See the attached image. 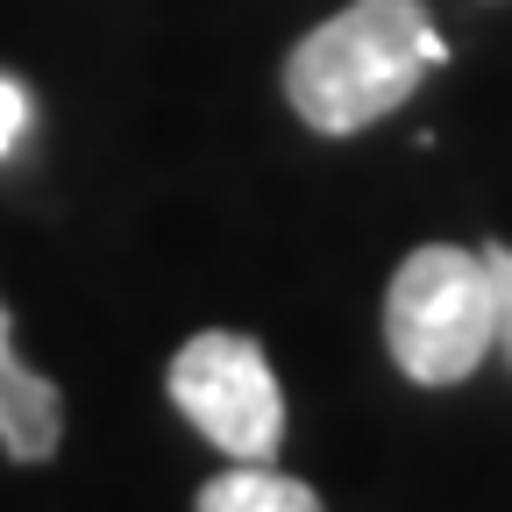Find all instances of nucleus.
I'll use <instances>...</instances> for the list:
<instances>
[{
	"instance_id": "7ed1b4c3",
	"label": "nucleus",
	"mask_w": 512,
	"mask_h": 512,
	"mask_svg": "<svg viewBox=\"0 0 512 512\" xmlns=\"http://www.w3.org/2000/svg\"><path fill=\"white\" fill-rule=\"evenodd\" d=\"M164 392L228 463H271L278 456L285 399H278V377H271L264 349L249 335H228V328L192 335L164 370Z\"/></svg>"
},
{
	"instance_id": "20e7f679",
	"label": "nucleus",
	"mask_w": 512,
	"mask_h": 512,
	"mask_svg": "<svg viewBox=\"0 0 512 512\" xmlns=\"http://www.w3.org/2000/svg\"><path fill=\"white\" fill-rule=\"evenodd\" d=\"M64 441V399L15 356V313L0 306V448L15 463H50Z\"/></svg>"
},
{
	"instance_id": "39448f33",
	"label": "nucleus",
	"mask_w": 512,
	"mask_h": 512,
	"mask_svg": "<svg viewBox=\"0 0 512 512\" xmlns=\"http://www.w3.org/2000/svg\"><path fill=\"white\" fill-rule=\"evenodd\" d=\"M200 512H320V498L299 477H278L271 463H235L200 491Z\"/></svg>"
},
{
	"instance_id": "0eeeda50",
	"label": "nucleus",
	"mask_w": 512,
	"mask_h": 512,
	"mask_svg": "<svg viewBox=\"0 0 512 512\" xmlns=\"http://www.w3.org/2000/svg\"><path fill=\"white\" fill-rule=\"evenodd\" d=\"M22 121H29V100H22V86H15V79H0V150H15Z\"/></svg>"
},
{
	"instance_id": "f03ea898",
	"label": "nucleus",
	"mask_w": 512,
	"mask_h": 512,
	"mask_svg": "<svg viewBox=\"0 0 512 512\" xmlns=\"http://www.w3.org/2000/svg\"><path fill=\"white\" fill-rule=\"evenodd\" d=\"M384 349L413 384H463L491 356V278L456 242L413 249L384 292Z\"/></svg>"
},
{
	"instance_id": "423d86ee",
	"label": "nucleus",
	"mask_w": 512,
	"mask_h": 512,
	"mask_svg": "<svg viewBox=\"0 0 512 512\" xmlns=\"http://www.w3.org/2000/svg\"><path fill=\"white\" fill-rule=\"evenodd\" d=\"M477 256H484V278H491V349H505V363H512V249L491 242Z\"/></svg>"
},
{
	"instance_id": "f257e3e1",
	"label": "nucleus",
	"mask_w": 512,
	"mask_h": 512,
	"mask_svg": "<svg viewBox=\"0 0 512 512\" xmlns=\"http://www.w3.org/2000/svg\"><path fill=\"white\" fill-rule=\"evenodd\" d=\"M448 50L420 0H356L285 57V100L320 136H356L413 100Z\"/></svg>"
}]
</instances>
